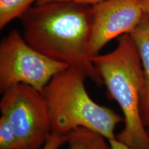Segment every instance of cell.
Masks as SVG:
<instances>
[{"label": "cell", "mask_w": 149, "mask_h": 149, "mask_svg": "<svg viewBox=\"0 0 149 149\" xmlns=\"http://www.w3.org/2000/svg\"><path fill=\"white\" fill-rule=\"evenodd\" d=\"M142 8L144 13L149 15V0H142Z\"/></svg>", "instance_id": "5bb4252c"}, {"label": "cell", "mask_w": 149, "mask_h": 149, "mask_svg": "<svg viewBox=\"0 0 149 149\" xmlns=\"http://www.w3.org/2000/svg\"><path fill=\"white\" fill-rule=\"evenodd\" d=\"M92 30L91 55H99L102 48L115 38L130 34L145 15L142 0H105L91 6Z\"/></svg>", "instance_id": "8992f818"}, {"label": "cell", "mask_w": 149, "mask_h": 149, "mask_svg": "<svg viewBox=\"0 0 149 149\" xmlns=\"http://www.w3.org/2000/svg\"><path fill=\"white\" fill-rule=\"evenodd\" d=\"M103 136L84 128L72 130L68 135V149H111Z\"/></svg>", "instance_id": "ba28073f"}, {"label": "cell", "mask_w": 149, "mask_h": 149, "mask_svg": "<svg viewBox=\"0 0 149 149\" xmlns=\"http://www.w3.org/2000/svg\"><path fill=\"white\" fill-rule=\"evenodd\" d=\"M107 91L120 107L124 128L116 138L131 149H149V133L141 119V95L144 84L139 52L130 34L117 38L115 50L92 57Z\"/></svg>", "instance_id": "7a4b0ae2"}, {"label": "cell", "mask_w": 149, "mask_h": 149, "mask_svg": "<svg viewBox=\"0 0 149 149\" xmlns=\"http://www.w3.org/2000/svg\"><path fill=\"white\" fill-rule=\"evenodd\" d=\"M108 141H109L111 149H131L129 146L124 144V143L118 140L116 138V137L115 138L109 139Z\"/></svg>", "instance_id": "4fadbf2b"}, {"label": "cell", "mask_w": 149, "mask_h": 149, "mask_svg": "<svg viewBox=\"0 0 149 149\" xmlns=\"http://www.w3.org/2000/svg\"><path fill=\"white\" fill-rule=\"evenodd\" d=\"M68 67L37 51L15 30L0 43L1 93L19 84L31 86L42 93L53 77Z\"/></svg>", "instance_id": "277c9868"}, {"label": "cell", "mask_w": 149, "mask_h": 149, "mask_svg": "<svg viewBox=\"0 0 149 149\" xmlns=\"http://www.w3.org/2000/svg\"><path fill=\"white\" fill-rule=\"evenodd\" d=\"M2 94L1 115L13 128L20 149H40L52 134L51 113L43 93L19 84Z\"/></svg>", "instance_id": "5b68a950"}, {"label": "cell", "mask_w": 149, "mask_h": 149, "mask_svg": "<svg viewBox=\"0 0 149 149\" xmlns=\"http://www.w3.org/2000/svg\"><path fill=\"white\" fill-rule=\"evenodd\" d=\"M21 19L23 37L29 45L80 70L99 86L103 84L90 53L91 6L66 1L36 4Z\"/></svg>", "instance_id": "6da1fadb"}, {"label": "cell", "mask_w": 149, "mask_h": 149, "mask_svg": "<svg viewBox=\"0 0 149 149\" xmlns=\"http://www.w3.org/2000/svg\"><path fill=\"white\" fill-rule=\"evenodd\" d=\"M0 149H20L13 128L2 115L0 118Z\"/></svg>", "instance_id": "30bf717a"}, {"label": "cell", "mask_w": 149, "mask_h": 149, "mask_svg": "<svg viewBox=\"0 0 149 149\" xmlns=\"http://www.w3.org/2000/svg\"><path fill=\"white\" fill-rule=\"evenodd\" d=\"M67 135H56L51 134V137L48 139L42 149H59L61 145L66 143Z\"/></svg>", "instance_id": "8fae6325"}, {"label": "cell", "mask_w": 149, "mask_h": 149, "mask_svg": "<svg viewBox=\"0 0 149 149\" xmlns=\"http://www.w3.org/2000/svg\"><path fill=\"white\" fill-rule=\"evenodd\" d=\"M83 72L68 67L53 77L42 91L51 117L52 134L67 135L84 128L103 136L115 138V129L123 117L109 108L97 104L84 86Z\"/></svg>", "instance_id": "3957f363"}, {"label": "cell", "mask_w": 149, "mask_h": 149, "mask_svg": "<svg viewBox=\"0 0 149 149\" xmlns=\"http://www.w3.org/2000/svg\"><path fill=\"white\" fill-rule=\"evenodd\" d=\"M139 52L144 74L141 95V119L147 128L149 126V15L145 14L135 29L130 33Z\"/></svg>", "instance_id": "52a82bcc"}, {"label": "cell", "mask_w": 149, "mask_h": 149, "mask_svg": "<svg viewBox=\"0 0 149 149\" xmlns=\"http://www.w3.org/2000/svg\"><path fill=\"white\" fill-rule=\"evenodd\" d=\"M72 1V2H76L78 3H81V4L93 6L99 3H101L105 0H38L36 4H41V3L51 2V1Z\"/></svg>", "instance_id": "7c38bea8"}, {"label": "cell", "mask_w": 149, "mask_h": 149, "mask_svg": "<svg viewBox=\"0 0 149 149\" xmlns=\"http://www.w3.org/2000/svg\"><path fill=\"white\" fill-rule=\"evenodd\" d=\"M147 130H148V133H149V126H148V127H147Z\"/></svg>", "instance_id": "9a60e30c"}, {"label": "cell", "mask_w": 149, "mask_h": 149, "mask_svg": "<svg viewBox=\"0 0 149 149\" xmlns=\"http://www.w3.org/2000/svg\"><path fill=\"white\" fill-rule=\"evenodd\" d=\"M38 0H0V29L24 15Z\"/></svg>", "instance_id": "9c48e42d"}]
</instances>
